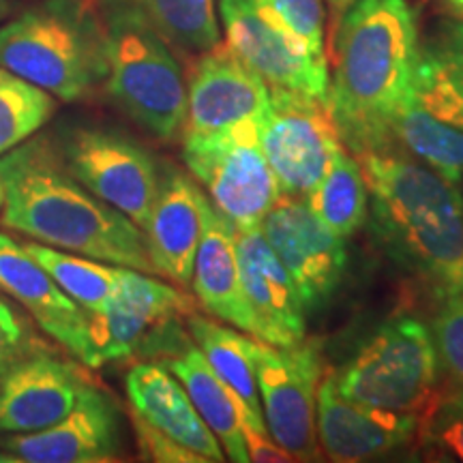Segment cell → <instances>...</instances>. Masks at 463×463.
Listing matches in <instances>:
<instances>
[{"instance_id":"1","label":"cell","mask_w":463,"mask_h":463,"mask_svg":"<svg viewBox=\"0 0 463 463\" xmlns=\"http://www.w3.org/2000/svg\"><path fill=\"white\" fill-rule=\"evenodd\" d=\"M419 42L408 0H356L335 26L326 103L354 157L386 150L391 120L414 92Z\"/></svg>"},{"instance_id":"2","label":"cell","mask_w":463,"mask_h":463,"mask_svg":"<svg viewBox=\"0 0 463 463\" xmlns=\"http://www.w3.org/2000/svg\"><path fill=\"white\" fill-rule=\"evenodd\" d=\"M5 189L0 223L42 245L114 266L153 273L144 232L75 181L48 136L0 157Z\"/></svg>"},{"instance_id":"3","label":"cell","mask_w":463,"mask_h":463,"mask_svg":"<svg viewBox=\"0 0 463 463\" xmlns=\"http://www.w3.org/2000/svg\"><path fill=\"white\" fill-rule=\"evenodd\" d=\"M356 159L369 189L372 234L384 256L436 303L463 294L459 184L395 150Z\"/></svg>"},{"instance_id":"4","label":"cell","mask_w":463,"mask_h":463,"mask_svg":"<svg viewBox=\"0 0 463 463\" xmlns=\"http://www.w3.org/2000/svg\"><path fill=\"white\" fill-rule=\"evenodd\" d=\"M0 67L58 101L86 99L108 78L103 17L89 0H42L0 26Z\"/></svg>"},{"instance_id":"5","label":"cell","mask_w":463,"mask_h":463,"mask_svg":"<svg viewBox=\"0 0 463 463\" xmlns=\"http://www.w3.org/2000/svg\"><path fill=\"white\" fill-rule=\"evenodd\" d=\"M108 43L106 90L120 112L159 142L181 137L187 82L174 48L140 14L101 5Z\"/></svg>"},{"instance_id":"6","label":"cell","mask_w":463,"mask_h":463,"mask_svg":"<svg viewBox=\"0 0 463 463\" xmlns=\"http://www.w3.org/2000/svg\"><path fill=\"white\" fill-rule=\"evenodd\" d=\"M335 380L352 402L420 414L442 386L430 324L410 314L391 316L335 372Z\"/></svg>"},{"instance_id":"7","label":"cell","mask_w":463,"mask_h":463,"mask_svg":"<svg viewBox=\"0 0 463 463\" xmlns=\"http://www.w3.org/2000/svg\"><path fill=\"white\" fill-rule=\"evenodd\" d=\"M260 120H242L204 136H183V159L208 198L239 230L256 228L279 198L262 150Z\"/></svg>"},{"instance_id":"8","label":"cell","mask_w":463,"mask_h":463,"mask_svg":"<svg viewBox=\"0 0 463 463\" xmlns=\"http://www.w3.org/2000/svg\"><path fill=\"white\" fill-rule=\"evenodd\" d=\"M58 150L75 181L144 232L157 198L161 170L157 159L125 133L106 127H69Z\"/></svg>"},{"instance_id":"9","label":"cell","mask_w":463,"mask_h":463,"mask_svg":"<svg viewBox=\"0 0 463 463\" xmlns=\"http://www.w3.org/2000/svg\"><path fill=\"white\" fill-rule=\"evenodd\" d=\"M253 364L269 436L294 461H320L316 397L326 369L322 339L305 337L289 347H275L256 339Z\"/></svg>"},{"instance_id":"10","label":"cell","mask_w":463,"mask_h":463,"mask_svg":"<svg viewBox=\"0 0 463 463\" xmlns=\"http://www.w3.org/2000/svg\"><path fill=\"white\" fill-rule=\"evenodd\" d=\"M258 131L281 195H305L345 148L326 99L298 90L270 86V106Z\"/></svg>"},{"instance_id":"11","label":"cell","mask_w":463,"mask_h":463,"mask_svg":"<svg viewBox=\"0 0 463 463\" xmlns=\"http://www.w3.org/2000/svg\"><path fill=\"white\" fill-rule=\"evenodd\" d=\"M260 230L292 277L307 314L326 305L344 281L345 241L314 215L303 195H279Z\"/></svg>"},{"instance_id":"12","label":"cell","mask_w":463,"mask_h":463,"mask_svg":"<svg viewBox=\"0 0 463 463\" xmlns=\"http://www.w3.org/2000/svg\"><path fill=\"white\" fill-rule=\"evenodd\" d=\"M195 311L189 294L150 273L120 269L112 297L99 311H86L99 367L140 356L165 324Z\"/></svg>"},{"instance_id":"13","label":"cell","mask_w":463,"mask_h":463,"mask_svg":"<svg viewBox=\"0 0 463 463\" xmlns=\"http://www.w3.org/2000/svg\"><path fill=\"white\" fill-rule=\"evenodd\" d=\"M217 14L228 48L266 84L326 99L328 62L316 61L288 37L258 0H217Z\"/></svg>"},{"instance_id":"14","label":"cell","mask_w":463,"mask_h":463,"mask_svg":"<svg viewBox=\"0 0 463 463\" xmlns=\"http://www.w3.org/2000/svg\"><path fill=\"white\" fill-rule=\"evenodd\" d=\"M142 356L159 358L157 363L170 369L181 380L195 410L208 430L215 433L222 444L225 459L234 463H247V444L242 427H251L260 433H269L253 420L247 405L241 397L219 380L213 367L202 354V350L191 339L189 331L181 326V320L165 324L161 331L148 341L142 350Z\"/></svg>"},{"instance_id":"15","label":"cell","mask_w":463,"mask_h":463,"mask_svg":"<svg viewBox=\"0 0 463 463\" xmlns=\"http://www.w3.org/2000/svg\"><path fill=\"white\" fill-rule=\"evenodd\" d=\"M120 410L92 384L48 430L0 436V463H106L120 459Z\"/></svg>"},{"instance_id":"16","label":"cell","mask_w":463,"mask_h":463,"mask_svg":"<svg viewBox=\"0 0 463 463\" xmlns=\"http://www.w3.org/2000/svg\"><path fill=\"white\" fill-rule=\"evenodd\" d=\"M316 430L326 459L358 463L414 444L419 414L352 402L339 391L335 369H324L316 397Z\"/></svg>"},{"instance_id":"17","label":"cell","mask_w":463,"mask_h":463,"mask_svg":"<svg viewBox=\"0 0 463 463\" xmlns=\"http://www.w3.org/2000/svg\"><path fill=\"white\" fill-rule=\"evenodd\" d=\"M92 386L82 363L42 350L17 361L0 378V436L48 430Z\"/></svg>"},{"instance_id":"18","label":"cell","mask_w":463,"mask_h":463,"mask_svg":"<svg viewBox=\"0 0 463 463\" xmlns=\"http://www.w3.org/2000/svg\"><path fill=\"white\" fill-rule=\"evenodd\" d=\"M270 106V86L219 42L198 54L187 80V116L181 136H204L242 120H260Z\"/></svg>"},{"instance_id":"19","label":"cell","mask_w":463,"mask_h":463,"mask_svg":"<svg viewBox=\"0 0 463 463\" xmlns=\"http://www.w3.org/2000/svg\"><path fill=\"white\" fill-rule=\"evenodd\" d=\"M0 289L17 300L42 331L84 367L99 369L89 316L52 279L22 242L0 232Z\"/></svg>"},{"instance_id":"20","label":"cell","mask_w":463,"mask_h":463,"mask_svg":"<svg viewBox=\"0 0 463 463\" xmlns=\"http://www.w3.org/2000/svg\"><path fill=\"white\" fill-rule=\"evenodd\" d=\"M211 198L189 174L165 167L148 223L144 228L153 273L176 286H191L194 262L204 232Z\"/></svg>"},{"instance_id":"21","label":"cell","mask_w":463,"mask_h":463,"mask_svg":"<svg viewBox=\"0 0 463 463\" xmlns=\"http://www.w3.org/2000/svg\"><path fill=\"white\" fill-rule=\"evenodd\" d=\"M242 292L258 326V341L289 347L307 337V311L286 266L266 242L260 225L236 228Z\"/></svg>"},{"instance_id":"22","label":"cell","mask_w":463,"mask_h":463,"mask_svg":"<svg viewBox=\"0 0 463 463\" xmlns=\"http://www.w3.org/2000/svg\"><path fill=\"white\" fill-rule=\"evenodd\" d=\"M131 414L174 442L200 455L204 463H222L225 453L202 420L181 380L157 361L136 363L125 375Z\"/></svg>"},{"instance_id":"23","label":"cell","mask_w":463,"mask_h":463,"mask_svg":"<svg viewBox=\"0 0 463 463\" xmlns=\"http://www.w3.org/2000/svg\"><path fill=\"white\" fill-rule=\"evenodd\" d=\"M191 288L208 316L258 339L256 320L242 292L236 225L213 202L195 253Z\"/></svg>"},{"instance_id":"24","label":"cell","mask_w":463,"mask_h":463,"mask_svg":"<svg viewBox=\"0 0 463 463\" xmlns=\"http://www.w3.org/2000/svg\"><path fill=\"white\" fill-rule=\"evenodd\" d=\"M414 97L433 116L463 127V20L444 15L419 42Z\"/></svg>"},{"instance_id":"25","label":"cell","mask_w":463,"mask_h":463,"mask_svg":"<svg viewBox=\"0 0 463 463\" xmlns=\"http://www.w3.org/2000/svg\"><path fill=\"white\" fill-rule=\"evenodd\" d=\"M386 150L408 155L449 183L463 181V127L433 116L414 92L391 120Z\"/></svg>"},{"instance_id":"26","label":"cell","mask_w":463,"mask_h":463,"mask_svg":"<svg viewBox=\"0 0 463 463\" xmlns=\"http://www.w3.org/2000/svg\"><path fill=\"white\" fill-rule=\"evenodd\" d=\"M184 322H187L191 339L200 347L213 372L241 397V402L251 412L253 420L266 430L258 392L256 364H253L256 339H249L239 333V328H230L225 324L208 320L195 311L184 317Z\"/></svg>"},{"instance_id":"27","label":"cell","mask_w":463,"mask_h":463,"mask_svg":"<svg viewBox=\"0 0 463 463\" xmlns=\"http://www.w3.org/2000/svg\"><path fill=\"white\" fill-rule=\"evenodd\" d=\"M303 198L314 215L344 241L354 236L367 222L369 189L363 167L345 148L335 153L326 172Z\"/></svg>"},{"instance_id":"28","label":"cell","mask_w":463,"mask_h":463,"mask_svg":"<svg viewBox=\"0 0 463 463\" xmlns=\"http://www.w3.org/2000/svg\"><path fill=\"white\" fill-rule=\"evenodd\" d=\"M140 14L174 50L198 56L222 42L217 0H99Z\"/></svg>"},{"instance_id":"29","label":"cell","mask_w":463,"mask_h":463,"mask_svg":"<svg viewBox=\"0 0 463 463\" xmlns=\"http://www.w3.org/2000/svg\"><path fill=\"white\" fill-rule=\"evenodd\" d=\"M26 251L48 270L65 294H69L84 311H99L112 297L120 269L99 260L61 251V249L26 242Z\"/></svg>"},{"instance_id":"30","label":"cell","mask_w":463,"mask_h":463,"mask_svg":"<svg viewBox=\"0 0 463 463\" xmlns=\"http://www.w3.org/2000/svg\"><path fill=\"white\" fill-rule=\"evenodd\" d=\"M56 97L0 67V157L24 144L56 112Z\"/></svg>"},{"instance_id":"31","label":"cell","mask_w":463,"mask_h":463,"mask_svg":"<svg viewBox=\"0 0 463 463\" xmlns=\"http://www.w3.org/2000/svg\"><path fill=\"white\" fill-rule=\"evenodd\" d=\"M416 450L433 461L463 463V386L447 382L439 386L419 414Z\"/></svg>"},{"instance_id":"32","label":"cell","mask_w":463,"mask_h":463,"mask_svg":"<svg viewBox=\"0 0 463 463\" xmlns=\"http://www.w3.org/2000/svg\"><path fill=\"white\" fill-rule=\"evenodd\" d=\"M258 5L270 22L303 45L316 61L328 62L324 0H258Z\"/></svg>"},{"instance_id":"33","label":"cell","mask_w":463,"mask_h":463,"mask_svg":"<svg viewBox=\"0 0 463 463\" xmlns=\"http://www.w3.org/2000/svg\"><path fill=\"white\" fill-rule=\"evenodd\" d=\"M430 328L442 378L463 386V294L439 300Z\"/></svg>"},{"instance_id":"34","label":"cell","mask_w":463,"mask_h":463,"mask_svg":"<svg viewBox=\"0 0 463 463\" xmlns=\"http://www.w3.org/2000/svg\"><path fill=\"white\" fill-rule=\"evenodd\" d=\"M42 350H48V345L34 337L31 322L7 298L0 297V378L17 361Z\"/></svg>"},{"instance_id":"35","label":"cell","mask_w":463,"mask_h":463,"mask_svg":"<svg viewBox=\"0 0 463 463\" xmlns=\"http://www.w3.org/2000/svg\"><path fill=\"white\" fill-rule=\"evenodd\" d=\"M131 420L137 436V444H140L142 459L157 463H204V459L200 455H195L194 450L184 449L183 444L174 442V439L164 436V433L148 427L137 416L131 414Z\"/></svg>"},{"instance_id":"36","label":"cell","mask_w":463,"mask_h":463,"mask_svg":"<svg viewBox=\"0 0 463 463\" xmlns=\"http://www.w3.org/2000/svg\"><path fill=\"white\" fill-rule=\"evenodd\" d=\"M245 433V444H247V455L249 461L258 463H289L294 461V457L288 453L281 444H277L269 433H260L251 427H242Z\"/></svg>"},{"instance_id":"37","label":"cell","mask_w":463,"mask_h":463,"mask_svg":"<svg viewBox=\"0 0 463 463\" xmlns=\"http://www.w3.org/2000/svg\"><path fill=\"white\" fill-rule=\"evenodd\" d=\"M356 0H326V5H328V9H331V22H333V28L337 26V22L341 20V15L345 14L347 9L352 7V5H354Z\"/></svg>"},{"instance_id":"38","label":"cell","mask_w":463,"mask_h":463,"mask_svg":"<svg viewBox=\"0 0 463 463\" xmlns=\"http://www.w3.org/2000/svg\"><path fill=\"white\" fill-rule=\"evenodd\" d=\"M438 9L442 15L459 17V20H463V0H439Z\"/></svg>"},{"instance_id":"39","label":"cell","mask_w":463,"mask_h":463,"mask_svg":"<svg viewBox=\"0 0 463 463\" xmlns=\"http://www.w3.org/2000/svg\"><path fill=\"white\" fill-rule=\"evenodd\" d=\"M14 3L15 0H0V22H3L5 17L14 11Z\"/></svg>"},{"instance_id":"40","label":"cell","mask_w":463,"mask_h":463,"mask_svg":"<svg viewBox=\"0 0 463 463\" xmlns=\"http://www.w3.org/2000/svg\"><path fill=\"white\" fill-rule=\"evenodd\" d=\"M3 202H5V189H3V183H0V211H3Z\"/></svg>"},{"instance_id":"41","label":"cell","mask_w":463,"mask_h":463,"mask_svg":"<svg viewBox=\"0 0 463 463\" xmlns=\"http://www.w3.org/2000/svg\"><path fill=\"white\" fill-rule=\"evenodd\" d=\"M461 198H463V194H461Z\"/></svg>"}]
</instances>
